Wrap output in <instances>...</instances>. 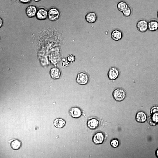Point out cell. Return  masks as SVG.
Masks as SVG:
<instances>
[{
	"mask_svg": "<svg viewBox=\"0 0 158 158\" xmlns=\"http://www.w3.org/2000/svg\"><path fill=\"white\" fill-rule=\"evenodd\" d=\"M37 10V7L35 6L29 5L26 9V14L28 17L33 18L36 16Z\"/></svg>",
	"mask_w": 158,
	"mask_h": 158,
	"instance_id": "cell-6",
	"label": "cell"
},
{
	"mask_svg": "<svg viewBox=\"0 0 158 158\" xmlns=\"http://www.w3.org/2000/svg\"><path fill=\"white\" fill-rule=\"evenodd\" d=\"M111 146L113 147H117L119 145V142L117 139H114L112 140L110 142Z\"/></svg>",
	"mask_w": 158,
	"mask_h": 158,
	"instance_id": "cell-21",
	"label": "cell"
},
{
	"mask_svg": "<svg viewBox=\"0 0 158 158\" xmlns=\"http://www.w3.org/2000/svg\"><path fill=\"white\" fill-rule=\"evenodd\" d=\"M148 30L151 32H154L157 30L158 20L153 19L148 22Z\"/></svg>",
	"mask_w": 158,
	"mask_h": 158,
	"instance_id": "cell-11",
	"label": "cell"
},
{
	"mask_svg": "<svg viewBox=\"0 0 158 158\" xmlns=\"http://www.w3.org/2000/svg\"><path fill=\"white\" fill-rule=\"evenodd\" d=\"M90 80L89 75L87 72L80 71L77 73L76 81L78 84L82 85H86L88 83Z\"/></svg>",
	"mask_w": 158,
	"mask_h": 158,
	"instance_id": "cell-1",
	"label": "cell"
},
{
	"mask_svg": "<svg viewBox=\"0 0 158 158\" xmlns=\"http://www.w3.org/2000/svg\"><path fill=\"white\" fill-rule=\"evenodd\" d=\"M34 0L35 2H38L41 1V0Z\"/></svg>",
	"mask_w": 158,
	"mask_h": 158,
	"instance_id": "cell-26",
	"label": "cell"
},
{
	"mask_svg": "<svg viewBox=\"0 0 158 158\" xmlns=\"http://www.w3.org/2000/svg\"><path fill=\"white\" fill-rule=\"evenodd\" d=\"M50 74L52 78L55 79L59 78L61 75L60 70L56 67H54L51 69Z\"/></svg>",
	"mask_w": 158,
	"mask_h": 158,
	"instance_id": "cell-15",
	"label": "cell"
},
{
	"mask_svg": "<svg viewBox=\"0 0 158 158\" xmlns=\"http://www.w3.org/2000/svg\"><path fill=\"white\" fill-rule=\"evenodd\" d=\"M136 119L138 122L140 123L144 122L147 119L146 114L143 112H138L136 114Z\"/></svg>",
	"mask_w": 158,
	"mask_h": 158,
	"instance_id": "cell-14",
	"label": "cell"
},
{
	"mask_svg": "<svg viewBox=\"0 0 158 158\" xmlns=\"http://www.w3.org/2000/svg\"><path fill=\"white\" fill-rule=\"evenodd\" d=\"M104 136L103 134L101 132H98L95 134L92 138L93 142L95 144L102 143L104 141Z\"/></svg>",
	"mask_w": 158,
	"mask_h": 158,
	"instance_id": "cell-9",
	"label": "cell"
},
{
	"mask_svg": "<svg viewBox=\"0 0 158 158\" xmlns=\"http://www.w3.org/2000/svg\"><path fill=\"white\" fill-rule=\"evenodd\" d=\"M86 21L90 23H93L96 22L97 19V16L96 13L93 12L87 13L85 16Z\"/></svg>",
	"mask_w": 158,
	"mask_h": 158,
	"instance_id": "cell-12",
	"label": "cell"
},
{
	"mask_svg": "<svg viewBox=\"0 0 158 158\" xmlns=\"http://www.w3.org/2000/svg\"><path fill=\"white\" fill-rule=\"evenodd\" d=\"M123 37V33L120 30L116 29L112 32L111 37L114 40L118 41L120 40Z\"/></svg>",
	"mask_w": 158,
	"mask_h": 158,
	"instance_id": "cell-10",
	"label": "cell"
},
{
	"mask_svg": "<svg viewBox=\"0 0 158 158\" xmlns=\"http://www.w3.org/2000/svg\"><path fill=\"white\" fill-rule=\"evenodd\" d=\"M3 20L2 19V18H0V27H1L3 26Z\"/></svg>",
	"mask_w": 158,
	"mask_h": 158,
	"instance_id": "cell-24",
	"label": "cell"
},
{
	"mask_svg": "<svg viewBox=\"0 0 158 158\" xmlns=\"http://www.w3.org/2000/svg\"><path fill=\"white\" fill-rule=\"evenodd\" d=\"M69 114L73 118H78L82 115V111L81 109L77 107H73L69 109Z\"/></svg>",
	"mask_w": 158,
	"mask_h": 158,
	"instance_id": "cell-8",
	"label": "cell"
},
{
	"mask_svg": "<svg viewBox=\"0 0 158 158\" xmlns=\"http://www.w3.org/2000/svg\"><path fill=\"white\" fill-rule=\"evenodd\" d=\"M60 15V12L56 8H51L48 11V18L51 21H54L57 20Z\"/></svg>",
	"mask_w": 158,
	"mask_h": 158,
	"instance_id": "cell-3",
	"label": "cell"
},
{
	"mask_svg": "<svg viewBox=\"0 0 158 158\" xmlns=\"http://www.w3.org/2000/svg\"><path fill=\"white\" fill-rule=\"evenodd\" d=\"M36 16L38 20H45L48 18V11L44 8H40L38 9Z\"/></svg>",
	"mask_w": 158,
	"mask_h": 158,
	"instance_id": "cell-7",
	"label": "cell"
},
{
	"mask_svg": "<svg viewBox=\"0 0 158 158\" xmlns=\"http://www.w3.org/2000/svg\"><path fill=\"white\" fill-rule=\"evenodd\" d=\"M129 6L127 2L122 1L119 2L117 5L118 9L122 12L126 9Z\"/></svg>",
	"mask_w": 158,
	"mask_h": 158,
	"instance_id": "cell-17",
	"label": "cell"
},
{
	"mask_svg": "<svg viewBox=\"0 0 158 158\" xmlns=\"http://www.w3.org/2000/svg\"><path fill=\"white\" fill-rule=\"evenodd\" d=\"M157 16L158 19V10L157 13Z\"/></svg>",
	"mask_w": 158,
	"mask_h": 158,
	"instance_id": "cell-27",
	"label": "cell"
},
{
	"mask_svg": "<svg viewBox=\"0 0 158 158\" xmlns=\"http://www.w3.org/2000/svg\"><path fill=\"white\" fill-rule=\"evenodd\" d=\"M120 71L118 68L112 66L110 68L107 73L108 78L111 80L116 79L120 75Z\"/></svg>",
	"mask_w": 158,
	"mask_h": 158,
	"instance_id": "cell-4",
	"label": "cell"
},
{
	"mask_svg": "<svg viewBox=\"0 0 158 158\" xmlns=\"http://www.w3.org/2000/svg\"><path fill=\"white\" fill-rule=\"evenodd\" d=\"M152 114L151 118L152 124L155 125L156 123H158V113H154Z\"/></svg>",
	"mask_w": 158,
	"mask_h": 158,
	"instance_id": "cell-20",
	"label": "cell"
},
{
	"mask_svg": "<svg viewBox=\"0 0 158 158\" xmlns=\"http://www.w3.org/2000/svg\"><path fill=\"white\" fill-rule=\"evenodd\" d=\"M12 148L15 150L19 149L21 146V142L18 140H15L13 141L11 143Z\"/></svg>",
	"mask_w": 158,
	"mask_h": 158,
	"instance_id": "cell-18",
	"label": "cell"
},
{
	"mask_svg": "<svg viewBox=\"0 0 158 158\" xmlns=\"http://www.w3.org/2000/svg\"><path fill=\"white\" fill-rule=\"evenodd\" d=\"M21 3L24 4H27L30 3L32 0H18Z\"/></svg>",
	"mask_w": 158,
	"mask_h": 158,
	"instance_id": "cell-23",
	"label": "cell"
},
{
	"mask_svg": "<svg viewBox=\"0 0 158 158\" xmlns=\"http://www.w3.org/2000/svg\"><path fill=\"white\" fill-rule=\"evenodd\" d=\"M11 0L15 1L18 0V1H19L18 0Z\"/></svg>",
	"mask_w": 158,
	"mask_h": 158,
	"instance_id": "cell-28",
	"label": "cell"
},
{
	"mask_svg": "<svg viewBox=\"0 0 158 158\" xmlns=\"http://www.w3.org/2000/svg\"><path fill=\"white\" fill-rule=\"evenodd\" d=\"M150 113L152 114L158 113V106H154L150 109Z\"/></svg>",
	"mask_w": 158,
	"mask_h": 158,
	"instance_id": "cell-22",
	"label": "cell"
},
{
	"mask_svg": "<svg viewBox=\"0 0 158 158\" xmlns=\"http://www.w3.org/2000/svg\"><path fill=\"white\" fill-rule=\"evenodd\" d=\"M156 156L158 157V149H157V150L156 151Z\"/></svg>",
	"mask_w": 158,
	"mask_h": 158,
	"instance_id": "cell-25",
	"label": "cell"
},
{
	"mask_svg": "<svg viewBox=\"0 0 158 158\" xmlns=\"http://www.w3.org/2000/svg\"><path fill=\"white\" fill-rule=\"evenodd\" d=\"M99 123V121L97 119L92 118L88 121L87 125L89 128L94 129L98 127Z\"/></svg>",
	"mask_w": 158,
	"mask_h": 158,
	"instance_id": "cell-13",
	"label": "cell"
},
{
	"mask_svg": "<svg viewBox=\"0 0 158 158\" xmlns=\"http://www.w3.org/2000/svg\"><path fill=\"white\" fill-rule=\"evenodd\" d=\"M136 27L139 32H145L148 30V22L144 19L140 20L137 22Z\"/></svg>",
	"mask_w": 158,
	"mask_h": 158,
	"instance_id": "cell-5",
	"label": "cell"
},
{
	"mask_svg": "<svg viewBox=\"0 0 158 158\" xmlns=\"http://www.w3.org/2000/svg\"><path fill=\"white\" fill-rule=\"evenodd\" d=\"M112 96L115 100L121 102L125 99L126 94L124 89L121 87H118L115 89L113 91Z\"/></svg>",
	"mask_w": 158,
	"mask_h": 158,
	"instance_id": "cell-2",
	"label": "cell"
},
{
	"mask_svg": "<svg viewBox=\"0 0 158 158\" xmlns=\"http://www.w3.org/2000/svg\"><path fill=\"white\" fill-rule=\"evenodd\" d=\"M54 124L56 127L58 128H61L65 125L66 121L62 118H58L54 121Z\"/></svg>",
	"mask_w": 158,
	"mask_h": 158,
	"instance_id": "cell-16",
	"label": "cell"
},
{
	"mask_svg": "<svg viewBox=\"0 0 158 158\" xmlns=\"http://www.w3.org/2000/svg\"><path fill=\"white\" fill-rule=\"evenodd\" d=\"M123 16L125 17H128L130 16L132 13V10L129 6L126 9L122 12Z\"/></svg>",
	"mask_w": 158,
	"mask_h": 158,
	"instance_id": "cell-19",
	"label": "cell"
}]
</instances>
